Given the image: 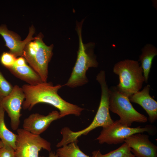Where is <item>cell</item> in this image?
<instances>
[{"label": "cell", "instance_id": "cell-20", "mask_svg": "<svg viewBox=\"0 0 157 157\" xmlns=\"http://www.w3.org/2000/svg\"><path fill=\"white\" fill-rule=\"evenodd\" d=\"M17 58L9 52H4L1 56L0 61L3 66L8 69L14 64Z\"/></svg>", "mask_w": 157, "mask_h": 157}, {"label": "cell", "instance_id": "cell-15", "mask_svg": "<svg viewBox=\"0 0 157 157\" xmlns=\"http://www.w3.org/2000/svg\"><path fill=\"white\" fill-rule=\"evenodd\" d=\"M142 51L139 60L141 63L145 82L147 83L153 60L157 55V49L153 45L147 44L142 48Z\"/></svg>", "mask_w": 157, "mask_h": 157}, {"label": "cell", "instance_id": "cell-7", "mask_svg": "<svg viewBox=\"0 0 157 157\" xmlns=\"http://www.w3.org/2000/svg\"><path fill=\"white\" fill-rule=\"evenodd\" d=\"M17 131L15 157H39V152L42 149L51 151L50 143L40 135L33 134L23 129H18Z\"/></svg>", "mask_w": 157, "mask_h": 157}, {"label": "cell", "instance_id": "cell-13", "mask_svg": "<svg viewBox=\"0 0 157 157\" xmlns=\"http://www.w3.org/2000/svg\"><path fill=\"white\" fill-rule=\"evenodd\" d=\"M22 56L17 57L14 64L8 69L13 75L28 84L35 85L43 82L38 74Z\"/></svg>", "mask_w": 157, "mask_h": 157}, {"label": "cell", "instance_id": "cell-23", "mask_svg": "<svg viewBox=\"0 0 157 157\" xmlns=\"http://www.w3.org/2000/svg\"><path fill=\"white\" fill-rule=\"evenodd\" d=\"M4 145V144L2 141L0 140V148L2 147Z\"/></svg>", "mask_w": 157, "mask_h": 157}, {"label": "cell", "instance_id": "cell-12", "mask_svg": "<svg viewBox=\"0 0 157 157\" xmlns=\"http://www.w3.org/2000/svg\"><path fill=\"white\" fill-rule=\"evenodd\" d=\"M59 112L54 110L47 115L33 113L23 122V129L33 134L40 135L45 131L51 123L60 119Z\"/></svg>", "mask_w": 157, "mask_h": 157}, {"label": "cell", "instance_id": "cell-11", "mask_svg": "<svg viewBox=\"0 0 157 157\" xmlns=\"http://www.w3.org/2000/svg\"><path fill=\"white\" fill-rule=\"evenodd\" d=\"M142 133L133 134L124 140L135 157H157V147Z\"/></svg>", "mask_w": 157, "mask_h": 157}, {"label": "cell", "instance_id": "cell-10", "mask_svg": "<svg viewBox=\"0 0 157 157\" xmlns=\"http://www.w3.org/2000/svg\"><path fill=\"white\" fill-rule=\"evenodd\" d=\"M35 32V28L32 25L29 28L27 37L22 41L20 37L15 33L9 30L6 25L2 24L0 25V35L5 42V46L9 49V52L16 57H22L26 44L35 39V37H33V36Z\"/></svg>", "mask_w": 157, "mask_h": 157}, {"label": "cell", "instance_id": "cell-6", "mask_svg": "<svg viewBox=\"0 0 157 157\" xmlns=\"http://www.w3.org/2000/svg\"><path fill=\"white\" fill-rule=\"evenodd\" d=\"M156 127L153 125H147L143 127L140 126L131 127L123 124L118 119L114 121L110 126L103 128L96 140L100 144H116L123 142L126 138L133 134L146 132L149 135H153L156 134Z\"/></svg>", "mask_w": 157, "mask_h": 157}, {"label": "cell", "instance_id": "cell-19", "mask_svg": "<svg viewBox=\"0 0 157 157\" xmlns=\"http://www.w3.org/2000/svg\"><path fill=\"white\" fill-rule=\"evenodd\" d=\"M13 87L4 77L0 70V100L9 94Z\"/></svg>", "mask_w": 157, "mask_h": 157}, {"label": "cell", "instance_id": "cell-4", "mask_svg": "<svg viewBox=\"0 0 157 157\" xmlns=\"http://www.w3.org/2000/svg\"><path fill=\"white\" fill-rule=\"evenodd\" d=\"M113 72L119 77L117 89L129 98L140 91L145 82L142 69L136 60L120 61L115 65Z\"/></svg>", "mask_w": 157, "mask_h": 157}, {"label": "cell", "instance_id": "cell-2", "mask_svg": "<svg viewBox=\"0 0 157 157\" xmlns=\"http://www.w3.org/2000/svg\"><path fill=\"white\" fill-rule=\"evenodd\" d=\"M83 20L77 24L76 31L79 38V48L77 56L70 76L65 85L71 88L86 84L88 80L86 74L91 67H97L98 63L94 54V43L84 44L82 40L81 28Z\"/></svg>", "mask_w": 157, "mask_h": 157}, {"label": "cell", "instance_id": "cell-17", "mask_svg": "<svg viewBox=\"0 0 157 157\" xmlns=\"http://www.w3.org/2000/svg\"><path fill=\"white\" fill-rule=\"evenodd\" d=\"M74 142L65 145L56 150L58 157H90L83 153L77 144Z\"/></svg>", "mask_w": 157, "mask_h": 157}, {"label": "cell", "instance_id": "cell-9", "mask_svg": "<svg viewBox=\"0 0 157 157\" xmlns=\"http://www.w3.org/2000/svg\"><path fill=\"white\" fill-rule=\"evenodd\" d=\"M25 99L22 87L15 85L8 95L0 100V107L8 114L10 119L11 128L14 131L18 129L22 115L21 109Z\"/></svg>", "mask_w": 157, "mask_h": 157}, {"label": "cell", "instance_id": "cell-22", "mask_svg": "<svg viewBox=\"0 0 157 157\" xmlns=\"http://www.w3.org/2000/svg\"><path fill=\"white\" fill-rule=\"evenodd\" d=\"M40 157H45L44 156H42ZM48 157H58L56 154L54 153L51 152L50 153Z\"/></svg>", "mask_w": 157, "mask_h": 157}, {"label": "cell", "instance_id": "cell-16", "mask_svg": "<svg viewBox=\"0 0 157 157\" xmlns=\"http://www.w3.org/2000/svg\"><path fill=\"white\" fill-rule=\"evenodd\" d=\"M5 112L0 107V139L3 143L7 144L15 150L17 135L7 127L4 121Z\"/></svg>", "mask_w": 157, "mask_h": 157}, {"label": "cell", "instance_id": "cell-5", "mask_svg": "<svg viewBox=\"0 0 157 157\" xmlns=\"http://www.w3.org/2000/svg\"><path fill=\"white\" fill-rule=\"evenodd\" d=\"M109 110L119 116V120L122 124L130 127L134 122H147V117L136 110L129 98L120 92L116 87L109 89Z\"/></svg>", "mask_w": 157, "mask_h": 157}, {"label": "cell", "instance_id": "cell-14", "mask_svg": "<svg viewBox=\"0 0 157 157\" xmlns=\"http://www.w3.org/2000/svg\"><path fill=\"white\" fill-rule=\"evenodd\" d=\"M150 88L149 85H147L129 98L130 102L137 104L143 108L148 115L149 122L153 123L157 119V102L149 94Z\"/></svg>", "mask_w": 157, "mask_h": 157}, {"label": "cell", "instance_id": "cell-18", "mask_svg": "<svg viewBox=\"0 0 157 157\" xmlns=\"http://www.w3.org/2000/svg\"><path fill=\"white\" fill-rule=\"evenodd\" d=\"M92 157H135L131 151V148L125 143L117 149L105 154L99 150L93 151Z\"/></svg>", "mask_w": 157, "mask_h": 157}, {"label": "cell", "instance_id": "cell-3", "mask_svg": "<svg viewBox=\"0 0 157 157\" xmlns=\"http://www.w3.org/2000/svg\"><path fill=\"white\" fill-rule=\"evenodd\" d=\"M43 37L40 32L33 40L28 43L24 48L22 57L42 81L46 82L48 75V64L53 55V45H46L43 41Z\"/></svg>", "mask_w": 157, "mask_h": 157}, {"label": "cell", "instance_id": "cell-8", "mask_svg": "<svg viewBox=\"0 0 157 157\" xmlns=\"http://www.w3.org/2000/svg\"><path fill=\"white\" fill-rule=\"evenodd\" d=\"M96 80L100 84L101 88V96L99 107L90 125L84 129L78 132V135L80 136L87 135L90 131L98 127L104 128L109 126L114 122L109 113V89L106 81L104 71L100 72L96 76Z\"/></svg>", "mask_w": 157, "mask_h": 157}, {"label": "cell", "instance_id": "cell-21", "mask_svg": "<svg viewBox=\"0 0 157 157\" xmlns=\"http://www.w3.org/2000/svg\"><path fill=\"white\" fill-rule=\"evenodd\" d=\"M3 144L0 148V157H15V149L7 144Z\"/></svg>", "mask_w": 157, "mask_h": 157}, {"label": "cell", "instance_id": "cell-1", "mask_svg": "<svg viewBox=\"0 0 157 157\" xmlns=\"http://www.w3.org/2000/svg\"><path fill=\"white\" fill-rule=\"evenodd\" d=\"M62 87L60 84L54 85L51 83L47 82L35 85H23L22 88L25 99L22 107L24 110H30L38 103H46L59 110L60 118L69 115L79 116L84 109L63 99L58 94Z\"/></svg>", "mask_w": 157, "mask_h": 157}]
</instances>
